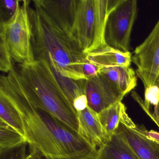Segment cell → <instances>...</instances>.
<instances>
[{"label": "cell", "instance_id": "8fae6325", "mask_svg": "<svg viewBox=\"0 0 159 159\" xmlns=\"http://www.w3.org/2000/svg\"><path fill=\"white\" fill-rule=\"evenodd\" d=\"M78 134L94 148L104 145L107 140L106 133L98 119V114L87 107L77 112Z\"/></svg>", "mask_w": 159, "mask_h": 159}, {"label": "cell", "instance_id": "30bf717a", "mask_svg": "<svg viewBox=\"0 0 159 159\" xmlns=\"http://www.w3.org/2000/svg\"><path fill=\"white\" fill-rule=\"evenodd\" d=\"M61 28L69 34L76 15L78 0H34Z\"/></svg>", "mask_w": 159, "mask_h": 159}, {"label": "cell", "instance_id": "4316f807", "mask_svg": "<svg viewBox=\"0 0 159 159\" xmlns=\"http://www.w3.org/2000/svg\"><path fill=\"white\" fill-rule=\"evenodd\" d=\"M156 85H158L159 86V81L158 82L157 84H156ZM153 113L157 116V118L159 119V102L156 108L154 109V111Z\"/></svg>", "mask_w": 159, "mask_h": 159}, {"label": "cell", "instance_id": "6da1fadb", "mask_svg": "<svg viewBox=\"0 0 159 159\" xmlns=\"http://www.w3.org/2000/svg\"><path fill=\"white\" fill-rule=\"evenodd\" d=\"M0 93L6 97L20 115L29 144L49 157L95 159L98 149L87 143L78 132L31 104L14 68L7 76H1Z\"/></svg>", "mask_w": 159, "mask_h": 159}, {"label": "cell", "instance_id": "83f0119b", "mask_svg": "<svg viewBox=\"0 0 159 159\" xmlns=\"http://www.w3.org/2000/svg\"><path fill=\"white\" fill-rule=\"evenodd\" d=\"M159 81V79H158V82ZM158 82H157V83H158Z\"/></svg>", "mask_w": 159, "mask_h": 159}, {"label": "cell", "instance_id": "484cf974", "mask_svg": "<svg viewBox=\"0 0 159 159\" xmlns=\"http://www.w3.org/2000/svg\"><path fill=\"white\" fill-rule=\"evenodd\" d=\"M144 131L146 137L149 139L156 143H159V133L154 130L148 131L145 129Z\"/></svg>", "mask_w": 159, "mask_h": 159}, {"label": "cell", "instance_id": "d6986e66", "mask_svg": "<svg viewBox=\"0 0 159 159\" xmlns=\"http://www.w3.org/2000/svg\"><path fill=\"white\" fill-rule=\"evenodd\" d=\"M159 102V86L155 84L145 88V99L142 100L144 107L150 110L151 106H153L155 109Z\"/></svg>", "mask_w": 159, "mask_h": 159}, {"label": "cell", "instance_id": "9c48e42d", "mask_svg": "<svg viewBox=\"0 0 159 159\" xmlns=\"http://www.w3.org/2000/svg\"><path fill=\"white\" fill-rule=\"evenodd\" d=\"M85 93L88 107L98 114L121 102L124 96L102 74L85 80Z\"/></svg>", "mask_w": 159, "mask_h": 159}, {"label": "cell", "instance_id": "2e32d148", "mask_svg": "<svg viewBox=\"0 0 159 159\" xmlns=\"http://www.w3.org/2000/svg\"><path fill=\"white\" fill-rule=\"evenodd\" d=\"M0 120L6 123L25 137L20 115L6 97L2 93H0Z\"/></svg>", "mask_w": 159, "mask_h": 159}, {"label": "cell", "instance_id": "277c9868", "mask_svg": "<svg viewBox=\"0 0 159 159\" xmlns=\"http://www.w3.org/2000/svg\"><path fill=\"white\" fill-rule=\"evenodd\" d=\"M120 1L78 0L71 34L84 53L87 55L107 46V21Z\"/></svg>", "mask_w": 159, "mask_h": 159}, {"label": "cell", "instance_id": "7c38bea8", "mask_svg": "<svg viewBox=\"0 0 159 159\" xmlns=\"http://www.w3.org/2000/svg\"><path fill=\"white\" fill-rule=\"evenodd\" d=\"M94 159H140L118 132L98 149Z\"/></svg>", "mask_w": 159, "mask_h": 159}, {"label": "cell", "instance_id": "e0dca14e", "mask_svg": "<svg viewBox=\"0 0 159 159\" xmlns=\"http://www.w3.org/2000/svg\"><path fill=\"white\" fill-rule=\"evenodd\" d=\"M27 142L25 138L6 123L0 120V153Z\"/></svg>", "mask_w": 159, "mask_h": 159}, {"label": "cell", "instance_id": "603a6c76", "mask_svg": "<svg viewBox=\"0 0 159 159\" xmlns=\"http://www.w3.org/2000/svg\"><path fill=\"white\" fill-rule=\"evenodd\" d=\"M132 95L133 98L139 104L140 107L142 108V109L144 110V111L147 113V115L157 125V126L159 128V119L157 118V116L154 114L153 112H152L150 110L147 109L144 107V106H143V103H142V99H141V98L139 96V95L136 93L134 92V93L132 94Z\"/></svg>", "mask_w": 159, "mask_h": 159}, {"label": "cell", "instance_id": "ba28073f", "mask_svg": "<svg viewBox=\"0 0 159 159\" xmlns=\"http://www.w3.org/2000/svg\"><path fill=\"white\" fill-rule=\"evenodd\" d=\"M122 115L117 132L129 144L140 159H159V143L149 139L143 126L136 125L126 112Z\"/></svg>", "mask_w": 159, "mask_h": 159}, {"label": "cell", "instance_id": "52a82bcc", "mask_svg": "<svg viewBox=\"0 0 159 159\" xmlns=\"http://www.w3.org/2000/svg\"><path fill=\"white\" fill-rule=\"evenodd\" d=\"M136 75L145 88L157 84L159 77V20L147 39L133 52Z\"/></svg>", "mask_w": 159, "mask_h": 159}, {"label": "cell", "instance_id": "5bb4252c", "mask_svg": "<svg viewBox=\"0 0 159 159\" xmlns=\"http://www.w3.org/2000/svg\"><path fill=\"white\" fill-rule=\"evenodd\" d=\"M132 57L130 52H123L107 45L87 55L88 61L99 68L117 66L130 67Z\"/></svg>", "mask_w": 159, "mask_h": 159}, {"label": "cell", "instance_id": "7402d4cb", "mask_svg": "<svg viewBox=\"0 0 159 159\" xmlns=\"http://www.w3.org/2000/svg\"><path fill=\"white\" fill-rule=\"evenodd\" d=\"M83 71L84 77L87 80L98 75L99 73V68L89 61L84 65Z\"/></svg>", "mask_w": 159, "mask_h": 159}, {"label": "cell", "instance_id": "5b68a950", "mask_svg": "<svg viewBox=\"0 0 159 159\" xmlns=\"http://www.w3.org/2000/svg\"><path fill=\"white\" fill-rule=\"evenodd\" d=\"M18 1L15 13L8 20L1 21L0 33L4 35L12 58L19 64L35 61L32 43V27L28 7L30 1Z\"/></svg>", "mask_w": 159, "mask_h": 159}, {"label": "cell", "instance_id": "4fadbf2b", "mask_svg": "<svg viewBox=\"0 0 159 159\" xmlns=\"http://www.w3.org/2000/svg\"><path fill=\"white\" fill-rule=\"evenodd\" d=\"M99 73L105 76L124 96L137 84L135 72L130 66L101 68H99Z\"/></svg>", "mask_w": 159, "mask_h": 159}, {"label": "cell", "instance_id": "9a60e30c", "mask_svg": "<svg viewBox=\"0 0 159 159\" xmlns=\"http://www.w3.org/2000/svg\"><path fill=\"white\" fill-rule=\"evenodd\" d=\"M125 109V106L121 101L98 113L99 121L108 139L115 133L119 127L122 115Z\"/></svg>", "mask_w": 159, "mask_h": 159}, {"label": "cell", "instance_id": "7a4b0ae2", "mask_svg": "<svg viewBox=\"0 0 159 159\" xmlns=\"http://www.w3.org/2000/svg\"><path fill=\"white\" fill-rule=\"evenodd\" d=\"M29 6L32 27V50L35 60L48 61L63 76L79 80H86L84 67L88 63L72 35L61 28L46 12L34 3Z\"/></svg>", "mask_w": 159, "mask_h": 159}, {"label": "cell", "instance_id": "ac0fdd59", "mask_svg": "<svg viewBox=\"0 0 159 159\" xmlns=\"http://www.w3.org/2000/svg\"><path fill=\"white\" fill-rule=\"evenodd\" d=\"M12 57L4 35L0 33V70L9 73L14 68Z\"/></svg>", "mask_w": 159, "mask_h": 159}, {"label": "cell", "instance_id": "ffe728a7", "mask_svg": "<svg viewBox=\"0 0 159 159\" xmlns=\"http://www.w3.org/2000/svg\"><path fill=\"white\" fill-rule=\"evenodd\" d=\"M27 142L11 149L0 153V159H27L28 151Z\"/></svg>", "mask_w": 159, "mask_h": 159}, {"label": "cell", "instance_id": "cb8c5ba5", "mask_svg": "<svg viewBox=\"0 0 159 159\" xmlns=\"http://www.w3.org/2000/svg\"><path fill=\"white\" fill-rule=\"evenodd\" d=\"M73 106L77 112L85 109L88 107V101L86 95H82L76 98L73 102Z\"/></svg>", "mask_w": 159, "mask_h": 159}, {"label": "cell", "instance_id": "44dd1931", "mask_svg": "<svg viewBox=\"0 0 159 159\" xmlns=\"http://www.w3.org/2000/svg\"><path fill=\"white\" fill-rule=\"evenodd\" d=\"M27 159H75L55 158L46 156L33 145L28 144Z\"/></svg>", "mask_w": 159, "mask_h": 159}, {"label": "cell", "instance_id": "8992f818", "mask_svg": "<svg viewBox=\"0 0 159 159\" xmlns=\"http://www.w3.org/2000/svg\"><path fill=\"white\" fill-rule=\"evenodd\" d=\"M137 11L136 0H120L107 21L105 39L107 46L123 52H130L131 33Z\"/></svg>", "mask_w": 159, "mask_h": 159}, {"label": "cell", "instance_id": "3957f363", "mask_svg": "<svg viewBox=\"0 0 159 159\" xmlns=\"http://www.w3.org/2000/svg\"><path fill=\"white\" fill-rule=\"evenodd\" d=\"M17 71L23 89L32 105L78 133L77 112L62 91L46 60L19 64Z\"/></svg>", "mask_w": 159, "mask_h": 159}, {"label": "cell", "instance_id": "d4e9b609", "mask_svg": "<svg viewBox=\"0 0 159 159\" xmlns=\"http://www.w3.org/2000/svg\"><path fill=\"white\" fill-rule=\"evenodd\" d=\"M18 0H5V1H2L3 6L5 8H6L8 11L12 12V14L15 12L16 11L17 8V3H18Z\"/></svg>", "mask_w": 159, "mask_h": 159}]
</instances>
